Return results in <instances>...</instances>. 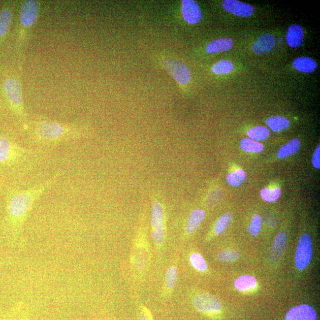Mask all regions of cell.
<instances>
[{
    "label": "cell",
    "mask_w": 320,
    "mask_h": 320,
    "mask_svg": "<svg viewBox=\"0 0 320 320\" xmlns=\"http://www.w3.org/2000/svg\"><path fill=\"white\" fill-rule=\"evenodd\" d=\"M218 192L219 190H215L209 194L207 201V203L209 205L214 204L218 201L219 198H218V197H219V196L218 197V195L219 194V193L218 194Z\"/></svg>",
    "instance_id": "34"
},
{
    "label": "cell",
    "mask_w": 320,
    "mask_h": 320,
    "mask_svg": "<svg viewBox=\"0 0 320 320\" xmlns=\"http://www.w3.org/2000/svg\"><path fill=\"white\" fill-rule=\"evenodd\" d=\"M151 223L153 240L156 244H162L165 238V211L162 203L156 199L152 202Z\"/></svg>",
    "instance_id": "5"
},
{
    "label": "cell",
    "mask_w": 320,
    "mask_h": 320,
    "mask_svg": "<svg viewBox=\"0 0 320 320\" xmlns=\"http://www.w3.org/2000/svg\"><path fill=\"white\" fill-rule=\"evenodd\" d=\"M41 4L37 0H26L21 7L20 23L22 30H28L36 23L40 11Z\"/></svg>",
    "instance_id": "7"
},
{
    "label": "cell",
    "mask_w": 320,
    "mask_h": 320,
    "mask_svg": "<svg viewBox=\"0 0 320 320\" xmlns=\"http://www.w3.org/2000/svg\"><path fill=\"white\" fill-rule=\"evenodd\" d=\"M222 6L227 12L238 17H250L254 12L253 7L237 0H224L222 3Z\"/></svg>",
    "instance_id": "11"
},
{
    "label": "cell",
    "mask_w": 320,
    "mask_h": 320,
    "mask_svg": "<svg viewBox=\"0 0 320 320\" xmlns=\"http://www.w3.org/2000/svg\"><path fill=\"white\" fill-rule=\"evenodd\" d=\"M284 320H316V314L311 306L301 305L291 308Z\"/></svg>",
    "instance_id": "12"
},
{
    "label": "cell",
    "mask_w": 320,
    "mask_h": 320,
    "mask_svg": "<svg viewBox=\"0 0 320 320\" xmlns=\"http://www.w3.org/2000/svg\"><path fill=\"white\" fill-rule=\"evenodd\" d=\"M233 41L231 38H220L210 42L206 46L205 50L209 54H213V53L230 51L233 48Z\"/></svg>",
    "instance_id": "16"
},
{
    "label": "cell",
    "mask_w": 320,
    "mask_h": 320,
    "mask_svg": "<svg viewBox=\"0 0 320 320\" xmlns=\"http://www.w3.org/2000/svg\"><path fill=\"white\" fill-rule=\"evenodd\" d=\"M195 307L205 314H213L222 308L221 302L218 297L209 294L199 293L193 300Z\"/></svg>",
    "instance_id": "9"
},
{
    "label": "cell",
    "mask_w": 320,
    "mask_h": 320,
    "mask_svg": "<svg viewBox=\"0 0 320 320\" xmlns=\"http://www.w3.org/2000/svg\"><path fill=\"white\" fill-rule=\"evenodd\" d=\"M190 264L199 272H205L207 269V264L204 258L198 253H193L190 255Z\"/></svg>",
    "instance_id": "29"
},
{
    "label": "cell",
    "mask_w": 320,
    "mask_h": 320,
    "mask_svg": "<svg viewBox=\"0 0 320 320\" xmlns=\"http://www.w3.org/2000/svg\"><path fill=\"white\" fill-rule=\"evenodd\" d=\"M301 147V142L298 138H294L281 147L277 152V156L280 159L288 157L296 154Z\"/></svg>",
    "instance_id": "19"
},
{
    "label": "cell",
    "mask_w": 320,
    "mask_h": 320,
    "mask_svg": "<svg viewBox=\"0 0 320 320\" xmlns=\"http://www.w3.org/2000/svg\"><path fill=\"white\" fill-rule=\"evenodd\" d=\"M232 220V215L230 213H226L223 214L217 220L214 227V233L216 234H221L225 232V231Z\"/></svg>",
    "instance_id": "28"
},
{
    "label": "cell",
    "mask_w": 320,
    "mask_h": 320,
    "mask_svg": "<svg viewBox=\"0 0 320 320\" xmlns=\"http://www.w3.org/2000/svg\"><path fill=\"white\" fill-rule=\"evenodd\" d=\"M286 241V234L283 231L277 235L270 249L269 255L270 261L275 263L280 259L285 249Z\"/></svg>",
    "instance_id": "14"
},
{
    "label": "cell",
    "mask_w": 320,
    "mask_h": 320,
    "mask_svg": "<svg viewBox=\"0 0 320 320\" xmlns=\"http://www.w3.org/2000/svg\"><path fill=\"white\" fill-rule=\"evenodd\" d=\"M288 45L292 48H298L304 40V30L299 24L291 25L287 28L286 35Z\"/></svg>",
    "instance_id": "15"
},
{
    "label": "cell",
    "mask_w": 320,
    "mask_h": 320,
    "mask_svg": "<svg viewBox=\"0 0 320 320\" xmlns=\"http://www.w3.org/2000/svg\"><path fill=\"white\" fill-rule=\"evenodd\" d=\"M312 255V241L308 234H304L299 240L295 254V265L298 269L304 270L309 265Z\"/></svg>",
    "instance_id": "6"
},
{
    "label": "cell",
    "mask_w": 320,
    "mask_h": 320,
    "mask_svg": "<svg viewBox=\"0 0 320 320\" xmlns=\"http://www.w3.org/2000/svg\"><path fill=\"white\" fill-rule=\"evenodd\" d=\"M177 280V271L175 267H170L167 270L166 276V281L167 287L172 289L175 286Z\"/></svg>",
    "instance_id": "32"
},
{
    "label": "cell",
    "mask_w": 320,
    "mask_h": 320,
    "mask_svg": "<svg viewBox=\"0 0 320 320\" xmlns=\"http://www.w3.org/2000/svg\"><path fill=\"white\" fill-rule=\"evenodd\" d=\"M247 134L248 138L260 142L266 140L269 137L270 131L268 127L264 126H256L250 128Z\"/></svg>",
    "instance_id": "23"
},
{
    "label": "cell",
    "mask_w": 320,
    "mask_h": 320,
    "mask_svg": "<svg viewBox=\"0 0 320 320\" xmlns=\"http://www.w3.org/2000/svg\"><path fill=\"white\" fill-rule=\"evenodd\" d=\"M233 70V63L227 59L220 60L212 67V72L216 75L229 74L232 72Z\"/></svg>",
    "instance_id": "27"
},
{
    "label": "cell",
    "mask_w": 320,
    "mask_h": 320,
    "mask_svg": "<svg viewBox=\"0 0 320 320\" xmlns=\"http://www.w3.org/2000/svg\"><path fill=\"white\" fill-rule=\"evenodd\" d=\"M246 179V173L243 169H237L227 174L226 180L228 184L232 187H238Z\"/></svg>",
    "instance_id": "24"
},
{
    "label": "cell",
    "mask_w": 320,
    "mask_h": 320,
    "mask_svg": "<svg viewBox=\"0 0 320 320\" xmlns=\"http://www.w3.org/2000/svg\"><path fill=\"white\" fill-rule=\"evenodd\" d=\"M266 123L275 133L285 130L291 125L290 120L282 116L268 117L266 120Z\"/></svg>",
    "instance_id": "20"
},
{
    "label": "cell",
    "mask_w": 320,
    "mask_h": 320,
    "mask_svg": "<svg viewBox=\"0 0 320 320\" xmlns=\"http://www.w3.org/2000/svg\"><path fill=\"white\" fill-rule=\"evenodd\" d=\"M281 189L279 187L263 188L261 190V197L263 201L268 203H273L279 200L281 197Z\"/></svg>",
    "instance_id": "26"
},
{
    "label": "cell",
    "mask_w": 320,
    "mask_h": 320,
    "mask_svg": "<svg viewBox=\"0 0 320 320\" xmlns=\"http://www.w3.org/2000/svg\"><path fill=\"white\" fill-rule=\"evenodd\" d=\"M62 174L58 171L52 176L26 188L10 187L6 195L5 223L14 241L21 239L23 229L36 203L55 185Z\"/></svg>",
    "instance_id": "2"
},
{
    "label": "cell",
    "mask_w": 320,
    "mask_h": 320,
    "mask_svg": "<svg viewBox=\"0 0 320 320\" xmlns=\"http://www.w3.org/2000/svg\"><path fill=\"white\" fill-rule=\"evenodd\" d=\"M51 159V151L26 147L14 135H0V173L16 181L27 180Z\"/></svg>",
    "instance_id": "1"
},
{
    "label": "cell",
    "mask_w": 320,
    "mask_h": 320,
    "mask_svg": "<svg viewBox=\"0 0 320 320\" xmlns=\"http://www.w3.org/2000/svg\"><path fill=\"white\" fill-rule=\"evenodd\" d=\"M312 165L316 169H320V145H318L313 153Z\"/></svg>",
    "instance_id": "33"
},
{
    "label": "cell",
    "mask_w": 320,
    "mask_h": 320,
    "mask_svg": "<svg viewBox=\"0 0 320 320\" xmlns=\"http://www.w3.org/2000/svg\"><path fill=\"white\" fill-rule=\"evenodd\" d=\"M205 218V212L204 210L201 209L194 210L191 212L189 217H188L186 227V232L188 234H191L195 233Z\"/></svg>",
    "instance_id": "17"
},
{
    "label": "cell",
    "mask_w": 320,
    "mask_h": 320,
    "mask_svg": "<svg viewBox=\"0 0 320 320\" xmlns=\"http://www.w3.org/2000/svg\"><path fill=\"white\" fill-rule=\"evenodd\" d=\"M295 70L304 73H311L317 69V64L314 59L307 56H300L293 62Z\"/></svg>",
    "instance_id": "18"
},
{
    "label": "cell",
    "mask_w": 320,
    "mask_h": 320,
    "mask_svg": "<svg viewBox=\"0 0 320 320\" xmlns=\"http://www.w3.org/2000/svg\"><path fill=\"white\" fill-rule=\"evenodd\" d=\"M181 13L183 20L190 24H198L202 19V13L198 3L194 0H182Z\"/></svg>",
    "instance_id": "10"
},
{
    "label": "cell",
    "mask_w": 320,
    "mask_h": 320,
    "mask_svg": "<svg viewBox=\"0 0 320 320\" xmlns=\"http://www.w3.org/2000/svg\"><path fill=\"white\" fill-rule=\"evenodd\" d=\"M138 320H153L151 313L147 308L144 309L142 315L139 317Z\"/></svg>",
    "instance_id": "35"
},
{
    "label": "cell",
    "mask_w": 320,
    "mask_h": 320,
    "mask_svg": "<svg viewBox=\"0 0 320 320\" xmlns=\"http://www.w3.org/2000/svg\"><path fill=\"white\" fill-rule=\"evenodd\" d=\"M276 45V39L270 34H263L252 44V49L256 54L263 55L272 51Z\"/></svg>",
    "instance_id": "13"
},
{
    "label": "cell",
    "mask_w": 320,
    "mask_h": 320,
    "mask_svg": "<svg viewBox=\"0 0 320 320\" xmlns=\"http://www.w3.org/2000/svg\"><path fill=\"white\" fill-rule=\"evenodd\" d=\"M239 257V253L233 250H224L219 252L218 255L219 261L223 262L236 261Z\"/></svg>",
    "instance_id": "31"
},
{
    "label": "cell",
    "mask_w": 320,
    "mask_h": 320,
    "mask_svg": "<svg viewBox=\"0 0 320 320\" xmlns=\"http://www.w3.org/2000/svg\"><path fill=\"white\" fill-rule=\"evenodd\" d=\"M262 225L261 216L259 215H254L252 217L251 223L249 225L248 230L249 233L252 236H256L261 232Z\"/></svg>",
    "instance_id": "30"
},
{
    "label": "cell",
    "mask_w": 320,
    "mask_h": 320,
    "mask_svg": "<svg viewBox=\"0 0 320 320\" xmlns=\"http://www.w3.org/2000/svg\"><path fill=\"white\" fill-rule=\"evenodd\" d=\"M4 90L10 109L21 122L26 124L28 117L24 108L22 88L20 81L14 77L7 78L4 83Z\"/></svg>",
    "instance_id": "4"
},
{
    "label": "cell",
    "mask_w": 320,
    "mask_h": 320,
    "mask_svg": "<svg viewBox=\"0 0 320 320\" xmlns=\"http://www.w3.org/2000/svg\"><path fill=\"white\" fill-rule=\"evenodd\" d=\"M240 147L242 150L250 153H259L264 149V145L261 142L252 140L250 138L242 139Z\"/></svg>",
    "instance_id": "25"
},
{
    "label": "cell",
    "mask_w": 320,
    "mask_h": 320,
    "mask_svg": "<svg viewBox=\"0 0 320 320\" xmlns=\"http://www.w3.org/2000/svg\"><path fill=\"white\" fill-rule=\"evenodd\" d=\"M17 320H30L29 318H28V315L26 313H23L22 314L19 315V318H17Z\"/></svg>",
    "instance_id": "36"
},
{
    "label": "cell",
    "mask_w": 320,
    "mask_h": 320,
    "mask_svg": "<svg viewBox=\"0 0 320 320\" xmlns=\"http://www.w3.org/2000/svg\"><path fill=\"white\" fill-rule=\"evenodd\" d=\"M257 280L251 275H243L235 280L234 286L236 290L245 292L253 290L257 286Z\"/></svg>",
    "instance_id": "21"
},
{
    "label": "cell",
    "mask_w": 320,
    "mask_h": 320,
    "mask_svg": "<svg viewBox=\"0 0 320 320\" xmlns=\"http://www.w3.org/2000/svg\"><path fill=\"white\" fill-rule=\"evenodd\" d=\"M164 67L177 83L187 85L191 79V73L184 63L176 59L167 58L164 60Z\"/></svg>",
    "instance_id": "8"
},
{
    "label": "cell",
    "mask_w": 320,
    "mask_h": 320,
    "mask_svg": "<svg viewBox=\"0 0 320 320\" xmlns=\"http://www.w3.org/2000/svg\"><path fill=\"white\" fill-rule=\"evenodd\" d=\"M28 147L51 151L60 145L87 137L86 126L76 123H62L37 117L24 124Z\"/></svg>",
    "instance_id": "3"
},
{
    "label": "cell",
    "mask_w": 320,
    "mask_h": 320,
    "mask_svg": "<svg viewBox=\"0 0 320 320\" xmlns=\"http://www.w3.org/2000/svg\"><path fill=\"white\" fill-rule=\"evenodd\" d=\"M13 12L9 8L3 9L0 12V39L6 35L12 22Z\"/></svg>",
    "instance_id": "22"
}]
</instances>
